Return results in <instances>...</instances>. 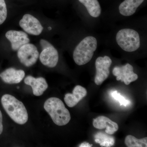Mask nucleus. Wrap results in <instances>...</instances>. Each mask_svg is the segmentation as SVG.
<instances>
[{
  "label": "nucleus",
  "mask_w": 147,
  "mask_h": 147,
  "mask_svg": "<svg viewBox=\"0 0 147 147\" xmlns=\"http://www.w3.org/2000/svg\"><path fill=\"white\" fill-rule=\"evenodd\" d=\"M24 82L26 85L32 87L33 94L36 96L42 95L48 88L46 80L42 77L36 79L31 76H28L25 78Z\"/></svg>",
  "instance_id": "obj_13"
},
{
  "label": "nucleus",
  "mask_w": 147,
  "mask_h": 147,
  "mask_svg": "<svg viewBox=\"0 0 147 147\" xmlns=\"http://www.w3.org/2000/svg\"><path fill=\"white\" fill-rule=\"evenodd\" d=\"M93 125L98 129L106 128L105 132L110 135L114 134L119 129L117 123L105 116H99L94 119Z\"/></svg>",
  "instance_id": "obj_14"
},
{
  "label": "nucleus",
  "mask_w": 147,
  "mask_h": 147,
  "mask_svg": "<svg viewBox=\"0 0 147 147\" xmlns=\"http://www.w3.org/2000/svg\"><path fill=\"white\" fill-rule=\"evenodd\" d=\"M48 29H49V30H51V29H52V28H51V27H49V28H48Z\"/></svg>",
  "instance_id": "obj_23"
},
{
  "label": "nucleus",
  "mask_w": 147,
  "mask_h": 147,
  "mask_svg": "<svg viewBox=\"0 0 147 147\" xmlns=\"http://www.w3.org/2000/svg\"><path fill=\"white\" fill-rule=\"evenodd\" d=\"M145 0H124L118 7V14L121 17L133 16Z\"/></svg>",
  "instance_id": "obj_12"
},
{
  "label": "nucleus",
  "mask_w": 147,
  "mask_h": 147,
  "mask_svg": "<svg viewBox=\"0 0 147 147\" xmlns=\"http://www.w3.org/2000/svg\"><path fill=\"white\" fill-rule=\"evenodd\" d=\"M112 96L113 98H115L117 101H119L120 103V105H124V106H127L130 103V101L126 100L123 96H122L117 91L113 92Z\"/></svg>",
  "instance_id": "obj_20"
},
{
  "label": "nucleus",
  "mask_w": 147,
  "mask_h": 147,
  "mask_svg": "<svg viewBox=\"0 0 147 147\" xmlns=\"http://www.w3.org/2000/svg\"><path fill=\"white\" fill-rule=\"evenodd\" d=\"M92 145H90L87 142H84V143H82L81 145L79 146V147H92Z\"/></svg>",
  "instance_id": "obj_22"
},
{
  "label": "nucleus",
  "mask_w": 147,
  "mask_h": 147,
  "mask_svg": "<svg viewBox=\"0 0 147 147\" xmlns=\"http://www.w3.org/2000/svg\"><path fill=\"white\" fill-rule=\"evenodd\" d=\"M113 73L116 76L117 81L123 82L126 85H129L138 78V75L134 72L133 67L129 63L115 67L113 68Z\"/></svg>",
  "instance_id": "obj_7"
},
{
  "label": "nucleus",
  "mask_w": 147,
  "mask_h": 147,
  "mask_svg": "<svg viewBox=\"0 0 147 147\" xmlns=\"http://www.w3.org/2000/svg\"><path fill=\"white\" fill-rule=\"evenodd\" d=\"M24 70H17L13 68L6 69L0 74V77L7 84H16L20 83L25 77Z\"/></svg>",
  "instance_id": "obj_16"
},
{
  "label": "nucleus",
  "mask_w": 147,
  "mask_h": 147,
  "mask_svg": "<svg viewBox=\"0 0 147 147\" xmlns=\"http://www.w3.org/2000/svg\"><path fill=\"white\" fill-rule=\"evenodd\" d=\"M17 55L21 63L29 67L36 63L39 57V53L34 45L28 43L18 49Z\"/></svg>",
  "instance_id": "obj_6"
},
{
  "label": "nucleus",
  "mask_w": 147,
  "mask_h": 147,
  "mask_svg": "<svg viewBox=\"0 0 147 147\" xmlns=\"http://www.w3.org/2000/svg\"><path fill=\"white\" fill-rule=\"evenodd\" d=\"M95 142L100 144L102 147H111L115 143L114 137L109 136L101 132L97 133L94 136Z\"/></svg>",
  "instance_id": "obj_17"
},
{
  "label": "nucleus",
  "mask_w": 147,
  "mask_h": 147,
  "mask_svg": "<svg viewBox=\"0 0 147 147\" xmlns=\"http://www.w3.org/2000/svg\"><path fill=\"white\" fill-rule=\"evenodd\" d=\"M44 108L57 125H66L71 119L69 111L59 98L56 97L48 98L44 103Z\"/></svg>",
  "instance_id": "obj_4"
},
{
  "label": "nucleus",
  "mask_w": 147,
  "mask_h": 147,
  "mask_svg": "<svg viewBox=\"0 0 147 147\" xmlns=\"http://www.w3.org/2000/svg\"><path fill=\"white\" fill-rule=\"evenodd\" d=\"M112 62L111 58L108 56L99 57L96 60V73L94 82L96 85L100 86L108 78Z\"/></svg>",
  "instance_id": "obj_5"
},
{
  "label": "nucleus",
  "mask_w": 147,
  "mask_h": 147,
  "mask_svg": "<svg viewBox=\"0 0 147 147\" xmlns=\"http://www.w3.org/2000/svg\"><path fill=\"white\" fill-rule=\"evenodd\" d=\"M40 60L43 65L53 68L57 66L59 61V55L57 50L51 44L42 49L40 55Z\"/></svg>",
  "instance_id": "obj_10"
},
{
  "label": "nucleus",
  "mask_w": 147,
  "mask_h": 147,
  "mask_svg": "<svg viewBox=\"0 0 147 147\" xmlns=\"http://www.w3.org/2000/svg\"><path fill=\"white\" fill-rule=\"evenodd\" d=\"M125 145L128 147H146L147 138L138 139L131 135H127L125 141Z\"/></svg>",
  "instance_id": "obj_18"
},
{
  "label": "nucleus",
  "mask_w": 147,
  "mask_h": 147,
  "mask_svg": "<svg viewBox=\"0 0 147 147\" xmlns=\"http://www.w3.org/2000/svg\"><path fill=\"white\" fill-rule=\"evenodd\" d=\"M85 7L84 17L87 21H96L102 14V9L98 0H78Z\"/></svg>",
  "instance_id": "obj_9"
},
{
  "label": "nucleus",
  "mask_w": 147,
  "mask_h": 147,
  "mask_svg": "<svg viewBox=\"0 0 147 147\" xmlns=\"http://www.w3.org/2000/svg\"><path fill=\"white\" fill-rule=\"evenodd\" d=\"M1 101L6 112L16 123L23 125L27 122L28 116L23 102L8 94L4 95Z\"/></svg>",
  "instance_id": "obj_3"
},
{
  "label": "nucleus",
  "mask_w": 147,
  "mask_h": 147,
  "mask_svg": "<svg viewBox=\"0 0 147 147\" xmlns=\"http://www.w3.org/2000/svg\"><path fill=\"white\" fill-rule=\"evenodd\" d=\"M7 17V9L4 0H0V25L3 24Z\"/></svg>",
  "instance_id": "obj_19"
},
{
  "label": "nucleus",
  "mask_w": 147,
  "mask_h": 147,
  "mask_svg": "<svg viewBox=\"0 0 147 147\" xmlns=\"http://www.w3.org/2000/svg\"><path fill=\"white\" fill-rule=\"evenodd\" d=\"M3 131V116L0 110V135L2 134Z\"/></svg>",
  "instance_id": "obj_21"
},
{
  "label": "nucleus",
  "mask_w": 147,
  "mask_h": 147,
  "mask_svg": "<svg viewBox=\"0 0 147 147\" xmlns=\"http://www.w3.org/2000/svg\"><path fill=\"white\" fill-rule=\"evenodd\" d=\"M98 39L93 34H88L83 36L75 46L73 59L79 66L85 65L91 60L98 47Z\"/></svg>",
  "instance_id": "obj_2"
},
{
  "label": "nucleus",
  "mask_w": 147,
  "mask_h": 147,
  "mask_svg": "<svg viewBox=\"0 0 147 147\" xmlns=\"http://www.w3.org/2000/svg\"><path fill=\"white\" fill-rule=\"evenodd\" d=\"M117 46L126 53H132L142 47L144 43L141 32L134 27H123L116 32L115 37Z\"/></svg>",
  "instance_id": "obj_1"
},
{
  "label": "nucleus",
  "mask_w": 147,
  "mask_h": 147,
  "mask_svg": "<svg viewBox=\"0 0 147 147\" xmlns=\"http://www.w3.org/2000/svg\"><path fill=\"white\" fill-rule=\"evenodd\" d=\"M87 94L86 90L82 86L78 85L74 89L72 94L67 93L65 95V102L68 107L72 108L77 105Z\"/></svg>",
  "instance_id": "obj_15"
},
{
  "label": "nucleus",
  "mask_w": 147,
  "mask_h": 147,
  "mask_svg": "<svg viewBox=\"0 0 147 147\" xmlns=\"http://www.w3.org/2000/svg\"><path fill=\"white\" fill-rule=\"evenodd\" d=\"M19 25L25 32L33 35H39L43 28L39 21L32 15L26 14L19 22Z\"/></svg>",
  "instance_id": "obj_8"
},
{
  "label": "nucleus",
  "mask_w": 147,
  "mask_h": 147,
  "mask_svg": "<svg viewBox=\"0 0 147 147\" xmlns=\"http://www.w3.org/2000/svg\"><path fill=\"white\" fill-rule=\"evenodd\" d=\"M5 36L11 43V48L14 51L18 50L23 45L30 41L28 35L24 32L8 31L6 33Z\"/></svg>",
  "instance_id": "obj_11"
}]
</instances>
